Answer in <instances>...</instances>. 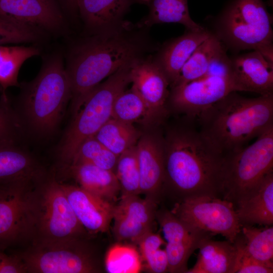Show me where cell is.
I'll list each match as a JSON object with an SVG mask.
<instances>
[{
    "mask_svg": "<svg viewBox=\"0 0 273 273\" xmlns=\"http://www.w3.org/2000/svg\"><path fill=\"white\" fill-rule=\"evenodd\" d=\"M118 158L95 136H93L81 144L69 165L87 163L115 172Z\"/></svg>",
    "mask_w": 273,
    "mask_h": 273,
    "instance_id": "33",
    "label": "cell"
},
{
    "mask_svg": "<svg viewBox=\"0 0 273 273\" xmlns=\"http://www.w3.org/2000/svg\"><path fill=\"white\" fill-rule=\"evenodd\" d=\"M237 87L230 76H205L170 88L168 100L175 111L194 119Z\"/></svg>",
    "mask_w": 273,
    "mask_h": 273,
    "instance_id": "12",
    "label": "cell"
},
{
    "mask_svg": "<svg viewBox=\"0 0 273 273\" xmlns=\"http://www.w3.org/2000/svg\"><path fill=\"white\" fill-rule=\"evenodd\" d=\"M198 249L197 261L186 273H233L237 255L235 242L204 239Z\"/></svg>",
    "mask_w": 273,
    "mask_h": 273,
    "instance_id": "23",
    "label": "cell"
},
{
    "mask_svg": "<svg viewBox=\"0 0 273 273\" xmlns=\"http://www.w3.org/2000/svg\"><path fill=\"white\" fill-rule=\"evenodd\" d=\"M272 168L273 125L251 145L223 158L222 198L235 204Z\"/></svg>",
    "mask_w": 273,
    "mask_h": 273,
    "instance_id": "7",
    "label": "cell"
},
{
    "mask_svg": "<svg viewBox=\"0 0 273 273\" xmlns=\"http://www.w3.org/2000/svg\"><path fill=\"white\" fill-rule=\"evenodd\" d=\"M237 255L233 273H272L273 265L259 261L247 254L243 247L240 235L236 240Z\"/></svg>",
    "mask_w": 273,
    "mask_h": 273,
    "instance_id": "38",
    "label": "cell"
},
{
    "mask_svg": "<svg viewBox=\"0 0 273 273\" xmlns=\"http://www.w3.org/2000/svg\"><path fill=\"white\" fill-rule=\"evenodd\" d=\"M39 53V50L33 47L0 46L1 95H7L9 87L18 85V75L21 66L26 60Z\"/></svg>",
    "mask_w": 273,
    "mask_h": 273,
    "instance_id": "29",
    "label": "cell"
},
{
    "mask_svg": "<svg viewBox=\"0 0 273 273\" xmlns=\"http://www.w3.org/2000/svg\"><path fill=\"white\" fill-rule=\"evenodd\" d=\"M131 64L118 69L83 97L59 146V155L63 162L69 164L81 144L94 136L111 118L116 98L131 83Z\"/></svg>",
    "mask_w": 273,
    "mask_h": 273,
    "instance_id": "4",
    "label": "cell"
},
{
    "mask_svg": "<svg viewBox=\"0 0 273 273\" xmlns=\"http://www.w3.org/2000/svg\"><path fill=\"white\" fill-rule=\"evenodd\" d=\"M156 201L138 195L120 198L115 205L113 233L120 242L138 245L152 229L157 212Z\"/></svg>",
    "mask_w": 273,
    "mask_h": 273,
    "instance_id": "14",
    "label": "cell"
},
{
    "mask_svg": "<svg viewBox=\"0 0 273 273\" xmlns=\"http://www.w3.org/2000/svg\"><path fill=\"white\" fill-rule=\"evenodd\" d=\"M111 118L133 124L141 120L154 119L149 107L131 86L116 98L113 106Z\"/></svg>",
    "mask_w": 273,
    "mask_h": 273,
    "instance_id": "30",
    "label": "cell"
},
{
    "mask_svg": "<svg viewBox=\"0 0 273 273\" xmlns=\"http://www.w3.org/2000/svg\"><path fill=\"white\" fill-rule=\"evenodd\" d=\"M160 44L150 28L127 20L121 28L85 37L73 47L66 68L73 111L101 81L121 68L156 52Z\"/></svg>",
    "mask_w": 273,
    "mask_h": 273,
    "instance_id": "1",
    "label": "cell"
},
{
    "mask_svg": "<svg viewBox=\"0 0 273 273\" xmlns=\"http://www.w3.org/2000/svg\"><path fill=\"white\" fill-rule=\"evenodd\" d=\"M231 58L230 76L238 91L265 95L273 94V64L257 51Z\"/></svg>",
    "mask_w": 273,
    "mask_h": 273,
    "instance_id": "18",
    "label": "cell"
},
{
    "mask_svg": "<svg viewBox=\"0 0 273 273\" xmlns=\"http://www.w3.org/2000/svg\"><path fill=\"white\" fill-rule=\"evenodd\" d=\"M62 189L79 222L88 233L106 232L113 219L115 205L82 189L62 185Z\"/></svg>",
    "mask_w": 273,
    "mask_h": 273,
    "instance_id": "17",
    "label": "cell"
},
{
    "mask_svg": "<svg viewBox=\"0 0 273 273\" xmlns=\"http://www.w3.org/2000/svg\"><path fill=\"white\" fill-rule=\"evenodd\" d=\"M149 12L135 24L150 28L160 23H179L186 30L200 31L205 28L194 21L190 15L188 0H150L147 5Z\"/></svg>",
    "mask_w": 273,
    "mask_h": 273,
    "instance_id": "26",
    "label": "cell"
},
{
    "mask_svg": "<svg viewBox=\"0 0 273 273\" xmlns=\"http://www.w3.org/2000/svg\"><path fill=\"white\" fill-rule=\"evenodd\" d=\"M115 173L120 185V198L140 194V174L136 145L118 156Z\"/></svg>",
    "mask_w": 273,
    "mask_h": 273,
    "instance_id": "32",
    "label": "cell"
},
{
    "mask_svg": "<svg viewBox=\"0 0 273 273\" xmlns=\"http://www.w3.org/2000/svg\"><path fill=\"white\" fill-rule=\"evenodd\" d=\"M140 133L132 124L111 118L95 137L117 156L136 145Z\"/></svg>",
    "mask_w": 273,
    "mask_h": 273,
    "instance_id": "28",
    "label": "cell"
},
{
    "mask_svg": "<svg viewBox=\"0 0 273 273\" xmlns=\"http://www.w3.org/2000/svg\"><path fill=\"white\" fill-rule=\"evenodd\" d=\"M27 272L21 259L17 256L8 255L0 251V273Z\"/></svg>",
    "mask_w": 273,
    "mask_h": 273,
    "instance_id": "40",
    "label": "cell"
},
{
    "mask_svg": "<svg viewBox=\"0 0 273 273\" xmlns=\"http://www.w3.org/2000/svg\"><path fill=\"white\" fill-rule=\"evenodd\" d=\"M64 7L70 12L75 14L78 13V3L79 0H61Z\"/></svg>",
    "mask_w": 273,
    "mask_h": 273,
    "instance_id": "41",
    "label": "cell"
},
{
    "mask_svg": "<svg viewBox=\"0 0 273 273\" xmlns=\"http://www.w3.org/2000/svg\"><path fill=\"white\" fill-rule=\"evenodd\" d=\"M166 242L161 236L151 231L139 242V252L150 272L163 273L168 271V261L165 248Z\"/></svg>",
    "mask_w": 273,
    "mask_h": 273,
    "instance_id": "35",
    "label": "cell"
},
{
    "mask_svg": "<svg viewBox=\"0 0 273 273\" xmlns=\"http://www.w3.org/2000/svg\"><path fill=\"white\" fill-rule=\"evenodd\" d=\"M150 0H137L138 3L148 5Z\"/></svg>",
    "mask_w": 273,
    "mask_h": 273,
    "instance_id": "42",
    "label": "cell"
},
{
    "mask_svg": "<svg viewBox=\"0 0 273 273\" xmlns=\"http://www.w3.org/2000/svg\"><path fill=\"white\" fill-rule=\"evenodd\" d=\"M241 232L244 251L259 261L273 265L272 226L258 229L245 225L241 226Z\"/></svg>",
    "mask_w": 273,
    "mask_h": 273,
    "instance_id": "31",
    "label": "cell"
},
{
    "mask_svg": "<svg viewBox=\"0 0 273 273\" xmlns=\"http://www.w3.org/2000/svg\"><path fill=\"white\" fill-rule=\"evenodd\" d=\"M156 218L166 240L168 271L186 273L188 261L192 254L204 239L213 236L184 222L166 209L157 211Z\"/></svg>",
    "mask_w": 273,
    "mask_h": 273,
    "instance_id": "13",
    "label": "cell"
},
{
    "mask_svg": "<svg viewBox=\"0 0 273 273\" xmlns=\"http://www.w3.org/2000/svg\"><path fill=\"white\" fill-rule=\"evenodd\" d=\"M69 169L79 187L95 195L112 202L120 193L119 181L112 170L87 163L71 164Z\"/></svg>",
    "mask_w": 273,
    "mask_h": 273,
    "instance_id": "24",
    "label": "cell"
},
{
    "mask_svg": "<svg viewBox=\"0 0 273 273\" xmlns=\"http://www.w3.org/2000/svg\"><path fill=\"white\" fill-rule=\"evenodd\" d=\"M135 3L137 0H79L78 13L89 35L105 33L121 28Z\"/></svg>",
    "mask_w": 273,
    "mask_h": 273,
    "instance_id": "20",
    "label": "cell"
},
{
    "mask_svg": "<svg viewBox=\"0 0 273 273\" xmlns=\"http://www.w3.org/2000/svg\"><path fill=\"white\" fill-rule=\"evenodd\" d=\"M140 194L156 201L165 183L164 140L144 136L136 144Z\"/></svg>",
    "mask_w": 273,
    "mask_h": 273,
    "instance_id": "19",
    "label": "cell"
},
{
    "mask_svg": "<svg viewBox=\"0 0 273 273\" xmlns=\"http://www.w3.org/2000/svg\"><path fill=\"white\" fill-rule=\"evenodd\" d=\"M19 258L27 272L93 273L99 271L91 251L80 239L37 241Z\"/></svg>",
    "mask_w": 273,
    "mask_h": 273,
    "instance_id": "8",
    "label": "cell"
},
{
    "mask_svg": "<svg viewBox=\"0 0 273 273\" xmlns=\"http://www.w3.org/2000/svg\"><path fill=\"white\" fill-rule=\"evenodd\" d=\"M35 30L0 17V46L33 40L36 37Z\"/></svg>",
    "mask_w": 273,
    "mask_h": 273,
    "instance_id": "36",
    "label": "cell"
},
{
    "mask_svg": "<svg viewBox=\"0 0 273 273\" xmlns=\"http://www.w3.org/2000/svg\"><path fill=\"white\" fill-rule=\"evenodd\" d=\"M72 97L70 79L61 59L55 58L28 86L23 100L27 122L40 134L52 132Z\"/></svg>",
    "mask_w": 273,
    "mask_h": 273,
    "instance_id": "5",
    "label": "cell"
},
{
    "mask_svg": "<svg viewBox=\"0 0 273 273\" xmlns=\"http://www.w3.org/2000/svg\"><path fill=\"white\" fill-rule=\"evenodd\" d=\"M241 224L272 225L273 223V171L235 203Z\"/></svg>",
    "mask_w": 273,
    "mask_h": 273,
    "instance_id": "22",
    "label": "cell"
},
{
    "mask_svg": "<svg viewBox=\"0 0 273 273\" xmlns=\"http://www.w3.org/2000/svg\"><path fill=\"white\" fill-rule=\"evenodd\" d=\"M215 22L212 32L234 52L272 43V18L263 0H231Z\"/></svg>",
    "mask_w": 273,
    "mask_h": 273,
    "instance_id": "6",
    "label": "cell"
},
{
    "mask_svg": "<svg viewBox=\"0 0 273 273\" xmlns=\"http://www.w3.org/2000/svg\"><path fill=\"white\" fill-rule=\"evenodd\" d=\"M140 252L131 244H117L107 252L105 269L109 273H138L142 268Z\"/></svg>",
    "mask_w": 273,
    "mask_h": 273,
    "instance_id": "34",
    "label": "cell"
},
{
    "mask_svg": "<svg viewBox=\"0 0 273 273\" xmlns=\"http://www.w3.org/2000/svg\"><path fill=\"white\" fill-rule=\"evenodd\" d=\"M18 116L11 107L7 95L0 99V142L16 140L19 128Z\"/></svg>",
    "mask_w": 273,
    "mask_h": 273,
    "instance_id": "37",
    "label": "cell"
},
{
    "mask_svg": "<svg viewBox=\"0 0 273 273\" xmlns=\"http://www.w3.org/2000/svg\"><path fill=\"white\" fill-rule=\"evenodd\" d=\"M31 180L0 183L1 249L35 230L36 194L29 188Z\"/></svg>",
    "mask_w": 273,
    "mask_h": 273,
    "instance_id": "9",
    "label": "cell"
},
{
    "mask_svg": "<svg viewBox=\"0 0 273 273\" xmlns=\"http://www.w3.org/2000/svg\"><path fill=\"white\" fill-rule=\"evenodd\" d=\"M171 211L184 222L212 236L221 235L232 243L241 233L234 204L223 198L190 197L179 201Z\"/></svg>",
    "mask_w": 273,
    "mask_h": 273,
    "instance_id": "10",
    "label": "cell"
},
{
    "mask_svg": "<svg viewBox=\"0 0 273 273\" xmlns=\"http://www.w3.org/2000/svg\"><path fill=\"white\" fill-rule=\"evenodd\" d=\"M85 229L77 219L61 186L54 180L36 194L35 230L38 241L80 239Z\"/></svg>",
    "mask_w": 273,
    "mask_h": 273,
    "instance_id": "11",
    "label": "cell"
},
{
    "mask_svg": "<svg viewBox=\"0 0 273 273\" xmlns=\"http://www.w3.org/2000/svg\"><path fill=\"white\" fill-rule=\"evenodd\" d=\"M0 17L35 29H55L63 20L56 0H0Z\"/></svg>",
    "mask_w": 273,
    "mask_h": 273,
    "instance_id": "16",
    "label": "cell"
},
{
    "mask_svg": "<svg viewBox=\"0 0 273 273\" xmlns=\"http://www.w3.org/2000/svg\"><path fill=\"white\" fill-rule=\"evenodd\" d=\"M225 48L218 38L211 32L210 35L196 48L185 63L170 88L203 77L212 61L225 51Z\"/></svg>",
    "mask_w": 273,
    "mask_h": 273,
    "instance_id": "27",
    "label": "cell"
},
{
    "mask_svg": "<svg viewBox=\"0 0 273 273\" xmlns=\"http://www.w3.org/2000/svg\"><path fill=\"white\" fill-rule=\"evenodd\" d=\"M39 169L34 158L16 144L0 142V183L38 178Z\"/></svg>",
    "mask_w": 273,
    "mask_h": 273,
    "instance_id": "25",
    "label": "cell"
},
{
    "mask_svg": "<svg viewBox=\"0 0 273 273\" xmlns=\"http://www.w3.org/2000/svg\"><path fill=\"white\" fill-rule=\"evenodd\" d=\"M165 183L179 201L222 198L223 158L193 126L169 130L164 140Z\"/></svg>",
    "mask_w": 273,
    "mask_h": 273,
    "instance_id": "2",
    "label": "cell"
},
{
    "mask_svg": "<svg viewBox=\"0 0 273 273\" xmlns=\"http://www.w3.org/2000/svg\"><path fill=\"white\" fill-rule=\"evenodd\" d=\"M152 54L131 63L130 77L132 87L144 100L154 119H157L167 114L170 83L154 61Z\"/></svg>",
    "mask_w": 273,
    "mask_h": 273,
    "instance_id": "15",
    "label": "cell"
},
{
    "mask_svg": "<svg viewBox=\"0 0 273 273\" xmlns=\"http://www.w3.org/2000/svg\"><path fill=\"white\" fill-rule=\"evenodd\" d=\"M194 119L202 135L223 158L244 148L273 125V94L248 98L232 92Z\"/></svg>",
    "mask_w": 273,
    "mask_h": 273,
    "instance_id": "3",
    "label": "cell"
},
{
    "mask_svg": "<svg viewBox=\"0 0 273 273\" xmlns=\"http://www.w3.org/2000/svg\"><path fill=\"white\" fill-rule=\"evenodd\" d=\"M230 69L231 58L227 55L225 50L212 61L204 76H230Z\"/></svg>",
    "mask_w": 273,
    "mask_h": 273,
    "instance_id": "39",
    "label": "cell"
},
{
    "mask_svg": "<svg viewBox=\"0 0 273 273\" xmlns=\"http://www.w3.org/2000/svg\"><path fill=\"white\" fill-rule=\"evenodd\" d=\"M211 34V31L206 28L196 31L186 30L183 35L160 44L152 54L154 61L167 77L170 87L194 51Z\"/></svg>",
    "mask_w": 273,
    "mask_h": 273,
    "instance_id": "21",
    "label": "cell"
}]
</instances>
